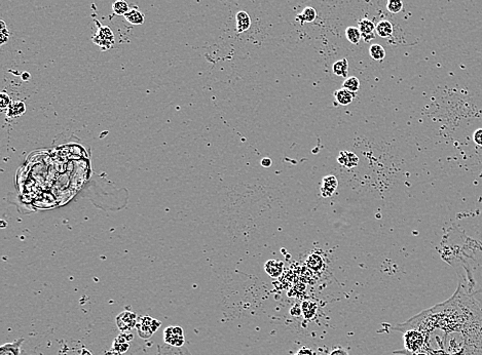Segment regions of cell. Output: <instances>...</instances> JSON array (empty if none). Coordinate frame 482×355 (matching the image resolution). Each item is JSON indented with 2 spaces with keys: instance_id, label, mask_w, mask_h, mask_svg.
<instances>
[{
  "instance_id": "obj_24",
  "label": "cell",
  "mask_w": 482,
  "mask_h": 355,
  "mask_svg": "<svg viewBox=\"0 0 482 355\" xmlns=\"http://www.w3.org/2000/svg\"><path fill=\"white\" fill-rule=\"evenodd\" d=\"M369 55L375 61H383L386 57V50L379 44H372L369 47Z\"/></svg>"
},
{
  "instance_id": "obj_15",
  "label": "cell",
  "mask_w": 482,
  "mask_h": 355,
  "mask_svg": "<svg viewBox=\"0 0 482 355\" xmlns=\"http://www.w3.org/2000/svg\"><path fill=\"white\" fill-rule=\"evenodd\" d=\"M130 347V344H129V340L126 339V337L124 336V334H120L119 337H117L114 342H113V345H112V348H111V352L114 354V355H120V354H123L125 352L128 351Z\"/></svg>"
},
{
  "instance_id": "obj_5",
  "label": "cell",
  "mask_w": 482,
  "mask_h": 355,
  "mask_svg": "<svg viewBox=\"0 0 482 355\" xmlns=\"http://www.w3.org/2000/svg\"><path fill=\"white\" fill-rule=\"evenodd\" d=\"M164 340L167 344L173 347H182L184 345L183 329L178 326H171L164 331Z\"/></svg>"
},
{
  "instance_id": "obj_1",
  "label": "cell",
  "mask_w": 482,
  "mask_h": 355,
  "mask_svg": "<svg viewBox=\"0 0 482 355\" xmlns=\"http://www.w3.org/2000/svg\"><path fill=\"white\" fill-rule=\"evenodd\" d=\"M407 329L437 330L439 349L430 355H482V283L459 282L455 295L407 322Z\"/></svg>"
},
{
  "instance_id": "obj_18",
  "label": "cell",
  "mask_w": 482,
  "mask_h": 355,
  "mask_svg": "<svg viewBox=\"0 0 482 355\" xmlns=\"http://www.w3.org/2000/svg\"><path fill=\"white\" fill-rule=\"evenodd\" d=\"M376 34L383 38H387L393 33V25L388 21H381L375 27Z\"/></svg>"
},
{
  "instance_id": "obj_29",
  "label": "cell",
  "mask_w": 482,
  "mask_h": 355,
  "mask_svg": "<svg viewBox=\"0 0 482 355\" xmlns=\"http://www.w3.org/2000/svg\"><path fill=\"white\" fill-rule=\"evenodd\" d=\"M329 355H349V354H348V351L344 348H336Z\"/></svg>"
},
{
  "instance_id": "obj_14",
  "label": "cell",
  "mask_w": 482,
  "mask_h": 355,
  "mask_svg": "<svg viewBox=\"0 0 482 355\" xmlns=\"http://www.w3.org/2000/svg\"><path fill=\"white\" fill-rule=\"evenodd\" d=\"M125 19L132 25H142L145 21L144 15L138 8H130V11L125 15Z\"/></svg>"
},
{
  "instance_id": "obj_8",
  "label": "cell",
  "mask_w": 482,
  "mask_h": 355,
  "mask_svg": "<svg viewBox=\"0 0 482 355\" xmlns=\"http://www.w3.org/2000/svg\"><path fill=\"white\" fill-rule=\"evenodd\" d=\"M337 162L345 167L353 168L358 166L359 157L351 151H341L337 157Z\"/></svg>"
},
{
  "instance_id": "obj_20",
  "label": "cell",
  "mask_w": 482,
  "mask_h": 355,
  "mask_svg": "<svg viewBox=\"0 0 482 355\" xmlns=\"http://www.w3.org/2000/svg\"><path fill=\"white\" fill-rule=\"evenodd\" d=\"M307 265L308 266L309 269H312L314 271H320L324 265V261L322 258H321V256L318 255V253H312V255H310L307 260Z\"/></svg>"
},
{
  "instance_id": "obj_3",
  "label": "cell",
  "mask_w": 482,
  "mask_h": 355,
  "mask_svg": "<svg viewBox=\"0 0 482 355\" xmlns=\"http://www.w3.org/2000/svg\"><path fill=\"white\" fill-rule=\"evenodd\" d=\"M95 22H96V25L98 27V30H97V33L95 35H93L92 42L95 44H97L98 46L101 47L102 49L111 48L115 43L114 34L111 31V29H110L108 26L101 25L97 21V20H95Z\"/></svg>"
},
{
  "instance_id": "obj_26",
  "label": "cell",
  "mask_w": 482,
  "mask_h": 355,
  "mask_svg": "<svg viewBox=\"0 0 482 355\" xmlns=\"http://www.w3.org/2000/svg\"><path fill=\"white\" fill-rule=\"evenodd\" d=\"M474 143L480 147H482V127L477 128L473 134Z\"/></svg>"
},
{
  "instance_id": "obj_7",
  "label": "cell",
  "mask_w": 482,
  "mask_h": 355,
  "mask_svg": "<svg viewBox=\"0 0 482 355\" xmlns=\"http://www.w3.org/2000/svg\"><path fill=\"white\" fill-rule=\"evenodd\" d=\"M337 186H338V181L335 176L333 175L325 176L322 179V184H321V188H320L321 195H322V197L324 198L331 197L337 190Z\"/></svg>"
},
{
  "instance_id": "obj_17",
  "label": "cell",
  "mask_w": 482,
  "mask_h": 355,
  "mask_svg": "<svg viewBox=\"0 0 482 355\" xmlns=\"http://www.w3.org/2000/svg\"><path fill=\"white\" fill-rule=\"evenodd\" d=\"M333 73L339 77H348V72H349V62L347 59H341L336 62L332 66Z\"/></svg>"
},
{
  "instance_id": "obj_12",
  "label": "cell",
  "mask_w": 482,
  "mask_h": 355,
  "mask_svg": "<svg viewBox=\"0 0 482 355\" xmlns=\"http://www.w3.org/2000/svg\"><path fill=\"white\" fill-rule=\"evenodd\" d=\"M355 98V94L350 92V90L346 88H340L335 90L334 93V99L335 102L340 105V106H348L353 102V100Z\"/></svg>"
},
{
  "instance_id": "obj_30",
  "label": "cell",
  "mask_w": 482,
  "mask_h": 355,
  "mask_svg": "<svg viewBox=\"0 0 482 355\" xmlns=\"http://www.w3.org/2000/svg\"><path fill=\"white\" fill-rule=\"evenodd\" d=\"M261 166H263V167H269L270 166H272V159L270 158H263V160H261Z\"/></svg>"
},
{
  "instance_id": "obj_32",
  "label": "cell",
  "mask_w": 482,
  "mask_h": 355,
  "mask_svg": "<svg viewBox=\"0 0 482 355\" xmlns=\"http://www.w3.org/2000/svg\"><path fill=\"white\" fill-rule=\"evenodd\" d=\"M414 355H430V354L428 352H417V353H416Z\"/></svg>"
},
{
  "instance_id": "obj_25",
  "label": "cell",
  "mask_w": 482,
  "mask_h": 355,
  "mask_svg": "<svg viewBox=\"0 0 482 355\" xmlns=\"http://www.w3.org/2000/svg\"><path fill=\"white\" fill-rule=\"evenodd\" d=\"M403 8L402 0H388L387 9L392 14H398Z\"/></svg>"
},
{
  "instance_id": "obj_31",
  "label": "cell",
  "mask_w": 482,
  "mask_h": 355,
  "mask_svg": "<svg viewBox=\"0 0 482 355\" xmlns=\"http://www.w3.org/2000/svg\"><path fill=\"white\" fill-rule=\"evenodd\" d=\"M5 28H6V25H5L4 21H2L1 20V21H0V29H5Z\"/></svg>"
},
{
  "instance_id": "obj_10",
  "label": "cell",
  "mask_w": 482,
  "mask_h": 355,
  "mask_svg": "<svg viewBox=\"0 0 482 355\" xmlns=\"http://www.w3.org/2000/svg\"><path fill=\"white\" fill-rule=\"evenodd\" d=\"M24 339H19L12 343H6L0 347V355H22Z\"/></svg>"
},
{
  "instance_id": "obj_4",
  "label": "cell",
  "mask_w": 482,
  "mask_h": 355,
  "mask_svg": "<svg viewBox=\"0 0 482 355\" xmlns=\"http://www.w3.org/2000/svg\"><path fill=\"white\" fill-rule=\"evenodd\" d=\"M162 326V322L159 320L153 319L150 316H144L141 317L138 322L136 329L138 331V334L140 338L142 339H149L153 334L159 329V327Z\"/></svg>"
},
{
  "instance_id": "obj_22",
  "label": "cell",
  "mask_w": 482,
  "mask_h": 355,
  "mask_svg": "<svg viewBox=\"0 0 482 355\" xmlns=\"http://www.w3.org/2000/svg\"><path fill=\"white\" fill-rule=\"evenodd\" d=\"M130 11V7L125 0H116L112 3V12L116 16H124Z\"/></svg>"
},
{
  "instance_id": "obj_21",
  "label": "cell",
  "mask_w": 482,
  "mask_h": 355,
  "mask_svg": "<svg viewBox=\"0 0 482 355\" xmlns=\"http://www.w3.org/2000/svg\"><path fill=\"white\" fill-rule=\"evenodd\" d=\"M346 37L350 42H352L353 44H358L361 38H362V34H361L359 28L348 27L346 29Z\"/></svg>"
},
{
  "instance_id": "obj_23",
  "label": "cell",
  "mask_w": 482,
  "mask_h": 355,
  "mask_svg": "<svg viewBox=\"0 0 482 355\" xmlns=\"http://www.w3.org/2000/svg\"><path fill=\"white\" fill-rule=\"evenodd\" d=\"M343 87L350 90V92L356 94L360 89V80L356 76L347 77L343 84Z\"/></svg>"
},
{
  "instance_id": "obj_19",
  "label": "cell",
  "mask_w": 482,
  "mask_h": 355,
  "mask_svg": "<svg viewBox=\"0 0 482 355\" xmlns=\"http://www.w3.org/2000/svg\"><path fill=\"white\" fill-rule=\"evenodd\" d=\"M301 311H303V315L307 319H312L317 313V305L316 303L312 301H306L301 305Z\"/></svg>"
},
{
  "instance_id": "obj_13",
  "label": "cell",
  "mask_w": 482,
  "mask_h": 355,
  "mask_svg": "<svg viewBox=\"0 0 482 355\" xmlns=\"http://www.w3.org/2000/svg\"><path fill=\"white\" fill-rule=\"evenodd\" d=\"M236 20H237V32L238 33L246 32L247 30L250 28L251 19L246 12H244V11L239 12L237 14Z\"/></svg>"
},
{
  "instance_id": "obj_9",
  "label": "cell",
  "mask_w": 482,
  "mask_h": 355,
  "mask_svg": "<svg viewBox=\"0 0 482 355\" xmlns=\"http://www.w3.org/2000/svg\"><path fill=\"white\" fill-rule=\"evenodd\" d=\"M359 30H360L361 34H362V37L365 42H369L370 40L374 39L376 31H375V26H374L373 22L369 21V20H367V19L361 20V21L359 22Z\"/></svg>"
},
{
  "instance_id": "obj_28",
  "label": "cell",
  "mask_w": 482,
  "mask_h": 355,
  "mask_svg": "<svg viewBox=\"0 0 482 355\" xmlns=\"http://www.w3.org/2000/svg\"><path fill=\"white\" fill-rule=\"evenodd\" d=\"M294 355H315V354L312 349H309L307 347H303L300 348Z\"/></svg>"
},
{
  "instance_id": "obj_16",
  "label": "cell",
  "mask_w": 482,
  "mask_h": 355,
  "mask_svg": "<svg viewBox=\"0 0 482 355\" xmlns=\"http://www.w3.org/2000/svg\"><path fill=\"white\" fill-rule=\"evenodd\" d=\"M317 18V12H316V9L314 7H310V6H307L306 7L303 13H301L300 15H298L296 17V20L298 22H300L301 25H304L306 23H312L314 22L315 20Z\"/></svg>"
},
{
  "instance_id": "obj_27",
  "label": "cell",
  "mask_w": 482,
  "mask_h": 355,
  "mask_svg": "<svg viewBox=\"0 0 482 355\" xmlns=\"http://www.w3.org/2000/svg\"><path fill=\"white\" fill-rule=\"evenodd\" d=\"M9 40V32L8 30L5 29H0V44L3 45L5 44Z\"/></svg>"
},
{
  "instance_id": "obj_6",
  "label": "cell",
  "mask_w": 482,
  "mask_h": 355,
  "mask_svg": "<svg viewBox=\"0 0 482 355\" xmlns=\"http://www.w3.org/2000/svg\"><path fill=\"white\" fill-rule=\"evenodd\" d=\"M115 320H116V326H117L118 330L123 334L130 332L132 329L136 328L137 322H138L137 315L135 313L131 312V311H124L120 314H118Z\"/></svg>"
},
{
  "instance_id": "obj_11",
  "label": "cell",
  "mask_w": 482,
  "mask_h": 355,
  "mask_svg": "<svg viewBox=\"0 0 482 355\" xmlns=\"http://www.w3.org/2000/svg\"><path fill=\"white\" fill-rule=\"evenodd\" d=\"M284 263L280 260H268L264 264V270L270 277H279L282 274Z\"/></svg>"
},
{
  "instance_id": "obj_2",
  "label": "cell",
  "mask_w": 482,
  "mask_h": 355,
  "mask_svg": "<svg viewBox=\"0 0 482 355\" xmlns=\"http://www.w3.org/2000/svg\"><path fill=\"white\" fill-rule=\"evenodd\" d=\"M404 346L409 355L421 352L425 349L427 337L426 334L417 329H407L404 331Z\"/></svg>"
}]
</instances>
